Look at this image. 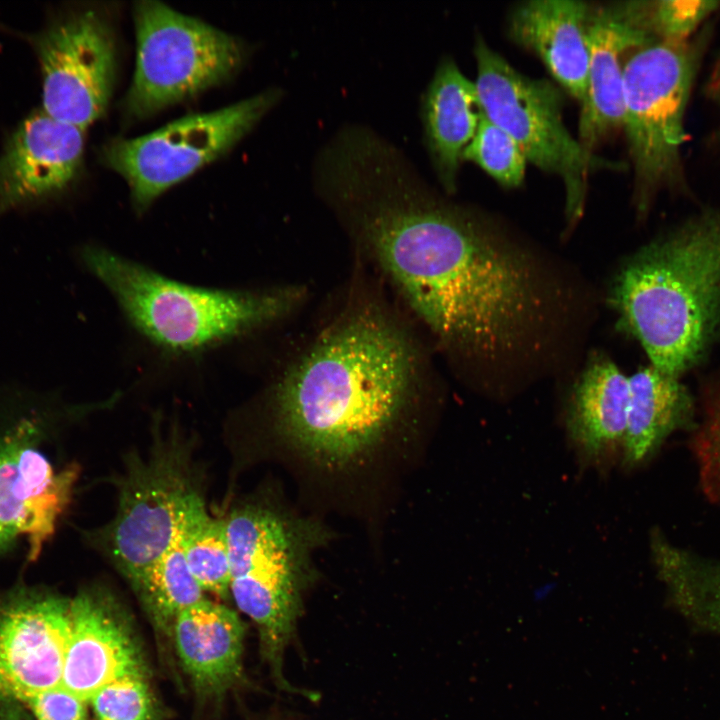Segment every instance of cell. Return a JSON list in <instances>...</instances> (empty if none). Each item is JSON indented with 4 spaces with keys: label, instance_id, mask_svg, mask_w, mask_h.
<instances>
[{
    "label": "cell",
    "instance_id": "cell-10",
    "mask_svg": "<svg viewBox=\"0 0 720 720\" xmlns=\"http://www.w3.org/2000/svg\"><path fill=\"white\" fill-rule=\"evenodd\" d=\"M18 389L16 390L15 408ZM40 399L27 391L19 413L0 431V553L20 536L36 560L68 505L77 470H56L39 447Z\"/></svg>",
    "mask_w": 720,
    "mask_h": 720
},
{
    "label": "cell",
    "instance_id": "cell-20",
    "mask_svg": "<svg viewBox=\"0 0 720 720\" xmlns=\"http://www.w3.org/2000/svg\"><path fill=\"white\" fill-rule=\"evenodd\" d=\"M629 405V376L606 356L587 361L576 379L567 414L572 439L596 456L623 442Z\"/></svg>",
    "mask_w": 720,
    "mask_h": 720
},
{
    "label": "cell",
    "instance_id": "cell-25",
    "mask_svg": "<svg viewBox=\"0 0 720 720\" xmlns=\"http://www.w3.org/2000/svg\"><path fill=\"white\" fill-rule=\"evenodd\" d=\"M629 22L650 42L682 41L720 12L717 0H652L621 3Z\"/></svg>",
    "mask_w": 720,
    "mask_h": 720
},
{
    "label": "cell",
    "instance_id": "cell-17",
    "mask_svg": "<svg viewBox=\"0 0 720 720\" xmlns=\"http://www.w3.org/2000/svg\"><path fill=\"white\" fill-rule=\"evenodd\" d=\"M171 638L199 696H221L243 679L245 626L234 610L204 598L176 617Z\"/></svg>",
    "mask_w": 720,
    "mask_h": 720
},
{
    "label": "cell",
    "instance_id": "cell-2",
    "mask_svg": "<svg viewBox=\"0 0 720 720\" xmlns=\"http://www.w3.org/2000/svg\"><path fill=\"white\" fill-rule=\"evenodd\" d=\"M418 352L406 332L375 306L343 311L284 372L274 391L280 435L324 466L368 455L415 395Z\"/></svg>",
    "mask_w": 720,
    "mask_h": 720
},
{
    "label": "cell",
    "instance_id": "cell-14",
    "mask_svg": "<svg viewBox=\"0 0 720 720\" xmlns=\"http://www.w3.org/2000/svg\"><path fill=\"white\" fill-rule=\"evenodd\" d=\"M135 632L121 608L104 592L71 599V630L61 686L87 703L107 684L147 676Z\"/></svg>",
    "mask_w": 720,
    "mask_h": 720
},
{
    "label": "cell",
    "instance_id": "cell-8",
    "mask_svg": "<svg viewBox=\"0 0 720 720\" xmlns=\"http://www.w3.org/2000/svg\"><path fill=\"white\" fill-rule=\"evenodd\" d=\"M136 63L124 100L136 118L218 85L236 72L244 47L234 36L157 1L134 6Z\"/></svg>",
    "mask_w": 720,
    "mask_h": 720
},
{
    "label": "cell",
    "instance_id": "cell-19",
    "mask_svg": "<svg viewBox=\"0 0 720 720\" xmlns=\"http://www.w3.org/2000/svg\"><path fill=\"white\" fill-rule=\"evenodd\" d=\"M482 118L475 83L450 58H443L423 95L425 142L438 179L456 189L462 154Z\"/></svg>",
    "mask_w": 720,
    "mask_h": 720
},
{
    "label": "cell",
    "instance_id": "cell-16",
    "mask_svg": "<svg viewBox=\"0 0 720 720\" xmlns=\"http://www.w3.org/2000/svg\"><path fill=\"white\" fill-rule=\"evenodd\" d=\"M650 42L627 19L621 4L592 10L589 66L581 102L578 141L588 152L623 127L624 66L628 55Z\"/></svg>",
    "mask_w": 720,
    "mask_h": 720
},
{
    "label": "cell",
    "instance_id": "cell-6",
    "mask_svg": "<svg viewBox=\"0 0 720 720\" xmlns=\"http://www.w3.org/2000/svg\"><path fill=\"white\" fill-rule=\"evenodd\" d=\"M709 24L686 40L640 46L626 59L622 128L639 219L662 194H691L684 161L686 115L712 34Z\"/></svg>",
    "mask_w": 720,
    "mask_h": 720
},
{
    "label": "cell",
    "instance_id": "cell-13",
    "mask_svg": "<svg viewBox=\"0 0 720 720\" xmlns=\"http://www.w3.org/2000/svg\"><path fill=\"white\" fill-rule=\"evenodd\" d=\"M193 490L175 456L161 455L132 473L109 536L112 559L130 584L171 545Z\"/></svg>",
    "mask_w": 720,
    "mask_h": 720
},
{
    "label": "cell",
    "instance_id": "cell-22",
    "mask_svg": "<svg viewBox=\"0 0 720 720\" xmlns=\"http://www.w3.org/2000/svg\"><path fill=\"white\" fill-rule=\"evenodd\" d=\"M651 549L658 576L680 612L720 633V560L677 547L658 533L652 536Z\"/></svg>",
    "mask_w": 720,
    "mask_h": 720
},
{
    "label": "cell",
    "instance_id": "cell-24",
    "mask_svg": "<svg viewBox=\"0 0 720 720\" xmlns=\"http://www.w3.org/2000/svg\"><path fill=\"white\" fill-rule=\"evenodd\" d=\"M131 586L153 624L170 637L176 617L205 598L187 565L179 527L171 545Z\"/></svg>",
    "mask_w": 720,
    "mask_h": 720
},
{
    "label": "cell",
    "instance_id": "cell-1",
    "mask_svg": "<svg viewBox=\"0 0 720 720\" xmlns=\"http://www.w3.org/2000/svg\"><path fill=\"white\" fill-rule=\"evenodd\" d=\"M390 276L464 376L493 394L571 372L596 314L572 264L457 204L398 240Z\"/></svg>",
    "mask_w": 720,
    "mask_h": 720
},
{
    "label": "cell",
    "instance_id": "cell-7",
    "mask_svg": "<svg viewBox=\"0 0 720 720\" xmlns=\"http://www.w3.org/2000/svg\"><path fill=\"white\" fill-rule=\"evenodd\" d=\"M474 54L482 115L519 145L528 162L562 179L567 223L574 225L583 214L588 174L617 164L588 152L571 135L562 94L552 82L518 72L481 38Z\"/></svg>",
    "mask_w": 720,
    "mask_h": 720
},
{
    "label": "cell",
    "instance_id": "cell-12",
    "mask_svg": "<svg viewBox=\"0 0 720 720\" xmlns=\"http://www.w3.org/2000/svg\"><path fill=\"white\" fill-rule=\"evenodd\" d=\"M71 600L28 593L0 602V704L24 705L61 685Z\"/></svg>",
    "mask_w": 720,
    "mask_h": 720
},
{
    "label": "cell",
    "instance_id": "cell-15",
    "mask_svg": "<svg viewBox=\"0 0 720 720\" xmlns=\"http://www.w3.org/2000/svg\"><path fill=\"white\" fill-rule=\"evenodd\" d=\"M84 131L43 110L23 120L0 157V215L68 186L82 162Z\"/></svg>",
    "mask_w": 720,
    "mask_h": 720
},
{
    "label": "cell",
    "instance_id": "cell-27",
    "mask_svg": "<svg viewBox=\"0 0 720 720\" xmlns=\"http://www.w3.org/2000/svg\"><path fill=\"white\" fill-rule=\"evenodd\" d=\"M97 720H161L159 703L147 676H127L115 680L89 702Z\"/></svg>",
    "mask_w": 720,
    "mask_h": 720
},
{
    "label": "cell",
    "instance_id": "cell-9",
    "mask_svg": "<svg viewBox=\"0 0 720 720\" xmlns=\"http://www.w3.org/2000/svg\"><path fill=\"white\" fill-rule=\"evenodd\" d=\"M270 88L216 111L183 117L141 137L117 139L102 152L105 165L128 183L138 210L240 141L278 102Z\"/></svg>",
    "mask_w": 720,
    "mask_h": 720
},
{
    "label": "cell",
    "instance_id": "cell-23",
    "mask_svg": "<svg viewBox=\"0 0 720 720\" xmlns=\"http://www.w3.org/2000/svg\"><path fill=\"white\" fill-rule=\"evenodd\" d=\"M180 537L187 565L202 590L230 592V562L225 519L211 516L203 497L193 490L180 518Z\"/></svg>",
    "mask_w": 720,
    "mask_h": 720
},
{
    "label": "cell",
    "instance_id": "cell-29",
    "mask_svg": "<svg viewBox=\"0 0 720 720\" xmlns=\"http://www.w3.org/2000/svg\"><path fill=\"white\" fill-rule=\"evenodd\" d=\"M705 437L707 466L720 481V394L711 407Z\"/></svg>",
    "mask_w": 720,
    "mask_h": 720
},
{
    "label": "cell",
    "instance_id": "cell-11",
    "mask_svg": "<svg viewBox=\"0 0 720 720\" xmlns=\"http://www.w3.org/2000/svg\"><path fill=\"white\" fill-rule=\"evenodd\" d=\"M43 77V111L86 129L109 104L116 75L111 24L95 10L57 18L36 39Z\"/></svg>",
    "mask_w": 720,
    "mask_h": 720
},
{
    "label": "cell",
    "instance_id": "cell-26",
    "mask_svg": "<svg viewBox=\"0 0 720 720\" xmlns=\"http://www.w3.org/2000/svg\"><path fill=\"white\" fill-rule=\"evenodd\" d=\"M462 160L477 164L503 187H518L525 177L527 159L519 145L483 115Z\"/></svg>",
    "mask_w": 720,
    "mask_h": 720
},
{
    "label": "cell",
    "instance_id": "cell-5",
    "mask_svg": "<svg viewBox=\"0 0 720 720\" xmlns=\"http://www.w3.org/2000/svg\"><path fill=\"white\" fill-rule=\"evenodd\" d=\"M225 522L234 602L255 624L262 659L276 686L304 696L305 690L286 679L284 657L314 578L312 552L326 532L311 520L261 505L234 510Z\"/></svg>",
    "mask_w": 720,
    "mask_h": 720
},
{
    "label": "cell",
    "instance_id": "cell-28",
    "mask_svg": "<svg viewBox=\"0 0 720 720\" xmlns=\"http://www.w3.org/2000/svg\"><path fill=\"white\" fill-rule=\"evenodd\" d=\"M86 703L60 685L33 697L27 708L36 720H86Z\"/></svg>",
    "mask_w": 720,
    "mask_h": 720
},
{
    "label": "cell",
    "instance_id": "cell-30",
    "mask_svg": "<svg viewBox=\"0 0 720 720\" xmlns=\"http://www.w3.org/2000/svg\"><path fill=\"white\" fill-rule=\"evenodd\" d=\"M704 93L720 115V53L716 57L707 76ZM718 134L720 138V126L718 128Z\"/></svg>",
    "mask_w": 720,
    "mask_h": 720
},
{
    "label": "cell",
    "instance_id": "cell-18",
    "mask_svg": "<svg viewBox=\"0 0 720 720\" xmlns=\"http://www.w3.org/2000/svg\"><path fill=\"white\" fill-rule=\"evenodd\" d=\"M592 10L581 1L533 0L515 8L509 22L512 40L535 53L580 103L587 87Z\"/></svg>",
    "mask_w": 720,
    "mask_h": 720
},
{
    "label": "cell",
    "instance_id": "cell-21",
    "mask_svg": "<svg viewBox=\"0 0 720 720\" xmlns=\"http://www.w3.org/2000/svg\"><path fill=\"white\" fill-rule=\"evenodd\" d=\"M693 399L680 378L651 364L629 376L624 462L633 466L651 455L675 430L688 425Z\"/></svg>",
    "mask_w": 720,
    "mask_h": 720
},
{
    "label": "cell",
    "instance_id": "cell-3",
    "mask_svg": "<svg viewBox=\"0 0 720 720\" xmlns=\"http://www.w3.org/2000/svg\"><path fill=\"white\" fill-rule=\"evenodd\" d=\"M609 301L650 364L678 377L720 327V205L707 206L621 265Z\"/></svg>",
    "mask_w": 720,
    "mask_h": 720
},
{
    "label": "cell",
    "instance_id": "cell-4",
    "mask_svg": "<svg viewBox=\"0 0 720 720\" xmlns=\"http://www.w3.org/2000/svg\"><path fill=\"white\" fill-rule=\"evenodd\" d=\"M80 255L132 325L175 355L199 353L270 325L303 297L290 286L251 291L192 286L97 246L82 248Z\"/></svg>",
    "mask_w": 720,
    "mask_h": 720
}]
</instances>
